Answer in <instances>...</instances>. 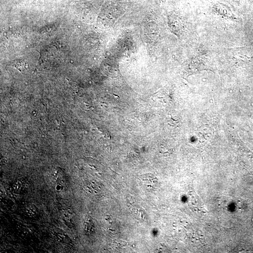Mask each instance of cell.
<instances>
[{"mask_svg": "<svg viewBox=\"0 0 253 253\" xmlns=\"http://www.w3.org/2000/svg\"><path fill=\"white\" fill-rule=\"evenodd\" d=\"M141 180L143 182L144 186L146 187L148 189H153L156 186L155 179L153 175L150 174H144L141 176Z\"/></svg>", "mask_w": 253, "mask_h": 253, "instance_id": "cell-1", "label": "cell"}, {"mask_svg": "<svg viewBox=\"0 0 253 253\" xmlns=\"http://www.w3.org/2000/svg\"><path fill=\"white\" fill-rule=\"evenodd\" d=\"M57 238L61 240V242H64L65 243H69L70 239H69L67 236L63 232H56V234Z\"/></svg>", "mask_w": 253, "mask_h": 253, "instance_id": "cell-2", "label": "cell"}]
</instances>
